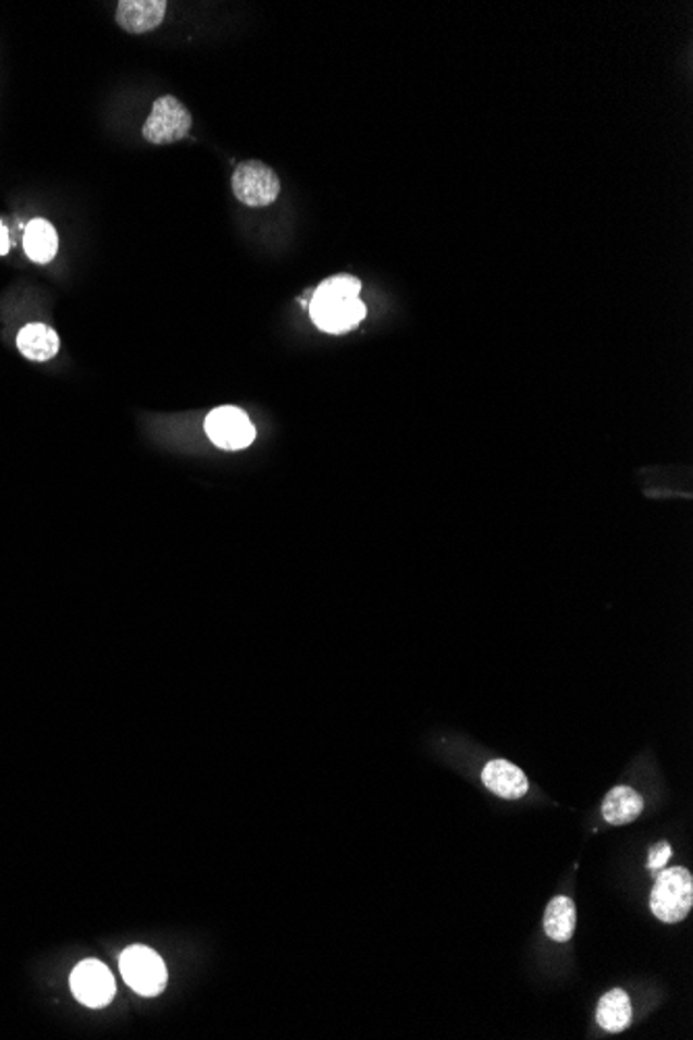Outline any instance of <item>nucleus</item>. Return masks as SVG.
Returning a JSON list of instances; mask_svg holds the SVG:
<instances>
[{"label":"nucleus","mask_w":693,"mask_h":1040,"mask_svg":"<svg viewBox=\"0 0 693 1040\" xmlns=\"http://www.w3.org/2000/svg\"><path fill=\"white\" fill-rule=\"evenodd\" d=\"M361 283L351 274H338L326 278L315 292L310 304L313 324L331 335H343L358 326L368 314L366 304L359 299Z\"/></svg>","instance_id":"nucleus-1"},{"label":"nucleus","mask_w":693,"mask_h":1040,"mask_svg":"<svg viewBox=\"0 0 693 1040\" xmlns=\"http://www.w3.org/2000/svg\"><path fill=\"white\" fill-rule=\"evenodd\" d=\"M693 879L685 868H667L658 875L649 895L652 914L663 923H681L692 912Z\"/></svg>","instance_id":"nucleus-2"},{"label":"nucleus","mask_w":693,"mask_h":1040,"mask_svg":"<svg viewBox=\"0 0 693 1040\" xmlns=\"http://www.w3.org/2000/svg\"><path fill=\"white\" fill-rule=\"evenodd\" d=\"M233 194L242 205L249 208L270 206L281 194V179L260 160H244L235 166L233 173Z\"/></svg>","instance_id":"nucleus-3"},{"label":"nucleus","mask_w":693,"mask_h":1040,"mask_svg":"<svg viewBox=\"0 0 693 1040\" xmlns=\"http://www.w3.org/2000/svg\"><path fill=\"white\" fill-rule=\"evenodd\" d=\"M191 113L175 96H162L152 104V113L144 123V139L154 146L175 144L191 132Z\"/></svg>","instance_id":"nucleus-4"},{"label":"nucleus","mask_w":693,"mask_h":1040,"mask_svg":"<svg viewBox=\"0 0 693 1040\" xmlns=\"http://www.w3.org/2000/svg\"><path fill=\"white\" fill-rule=\"evenodd\" d=\"M119 968L125 982L137 995L154 996L166 985V968L160 955L148 948H129L119 957Z\"/></svg>","instance_id":"nucleus-5"},{"label":"nucleus","mask_w":693,"mask_h":1040,"mask_svg":"<svg viewBox=\"0 0 693 1040\" xmlns=\"http://www.w3.org/2000/svg\"><path fill=\"white\" fill-rule=\"evenodd\" d=\"M203 429L208 438L224 451H242L256 438V429L246 411L233 406L212 409L206 418Z\"/></svg>","instance_id":"nucleus-6"},{"label":"nucleus","mask_w":693,"mask_h":1040,"mask_svg":"<svg viewBox=\"0 0 693 1040\" xmlns=\"http://www.w3.org/2000/svg\"><path fill=\"white\" fill-rule=\"evenodd\" d=\"M71 989H73V995L77 996L88 1007L109 1005L112 996H114V991H116L111 970L96 959L82 962L73 970V974H71Z\"/></svg>","instance_id":"nucleus-7"},{"label":"nucleus","mask_w":693,"mask_h":1040,"mask_svg":"<svg viewBox=\"0 0 693 1040\" xmlns=\"http://www.w3.org/2000/svg\"><path fill=\"white\" fill-rule=\"evenodd\" d=\"M166 7V0H121L116 23L129 34H148L164 22Z\"/></svg>","instance_id":"nucleus-8"},{"label":"nucleus","mask_w":693,"mask_h":1040,"mask_svg":"<svg viewBox=\"0 0 693 1040\" xmlns=\"http://www.w3.org/2000/svg\"><path fill=\"white\" fill-rule=\"evenodd\" d=\"M484 785L505 800H517L530 790L528 777L509 760H491L482 770Z\"/></svg>","instance_id":"nucleus-9"},{"label":"nucleus","mask_w":693,"mask_h":1040,"mask_svg":"<svg viewBox=\"0 0 693 1040\" xmlns=\"http://www.w3.org/2000/svg\"><path fill=\"white\" fill-rule=\"evenodd\" d=\"M59 347H61L59 335L54 333V329H50L42 322H32L23 326L17 335V349L22 351L23 358L32 362L52 360L59 354Z\"/></svg>","instance_id":"nucleus-10"},{"label":"nucleus","mask_w":693,"mask_h":1040,"mask_svg":"<svg viewBox=\"0 0 693 1040\" xmlns=\"http://www.w3.org/2000/svg\"><path fill=\"white\" fill-rule=\"evenodd\" d=\"M23 248H25V253L32 262L48 264L57 256V249H59L57 228L45 219L32 221L29 225L25 226Z\"/></svg>","instance_id":"nucleus-11"},{"label":"nucleus","mask_w":693,"mask_h":1040,"mask_svg":"<svg viewBox=\"0 0 693 1040\" xmlns=\"http://www.w3.org/2000/svg\"><path fill=\"white\" fill-rule=\"evenodd\" d=\"M596 1019H598L601 1028H604L606 1032H612V1035L623 1032L626 1028H629V1024L633 1019V1007H631V999L626 991H621V989L608 991L598 1001Z\"/></svg>","instance_id":"nucleus-12"},{"label":"nucleus","mask_w":693,"mask_h":1040,"mask_svg":"<svg viewBox=\"0 0 693 1040\" xmlns=\"http://www.w3.org/2000/svg\"><path fill=\"white\" fill-rule=\"evenodd\" d=\"M644 810L642 795L631 788H615L604 797L603 816L610 825L633 822Z\"/></svg>","instance_id":"nucleus-13"},{"label":"nucleus","mask_w":693,"mask_h":1040,"mask_svg":"<svg viewBox=\"0 0 693 1040\" xmlns=\"http://www.w3.org/2000/svg\"><path fill=\"white\" fill-rule=\"evenodd\" d=\"M544 930L553 941L567 943L576 930V904L560 895L546 905L544 912Z\"/></svg>","instance_id":"nucleus-14"},{"label":"nucleus","mask_w":693,"mask_h":1040,"mask_svg":"<svg viewBox=\"0 0 693 1040\" xmlns=\"http://www.w3.org/2000/svg\"><path fill=\"white\" fill-rule=\"evenodd\" d=\"M669 858H671V845L665 843V841L656 843V845L649 850V870H660V868H665Z\"/></svg>","instance_id":"nucleus-15"},{"label":"nucleus","mask_w":693,"mask_h":1040,"mask_svg":"<svg viewBox=\"0 0 693 1040\" xmlns=\"http://www.w3.org/2000/svg\"><path fill=\"white\" fill-rule=\"evenodd\" d=\"M11 249V239H9V231L7 226L0 223V256H7Z\"/></svg>","instance_id":"nucleus-16"}]
</instances>
